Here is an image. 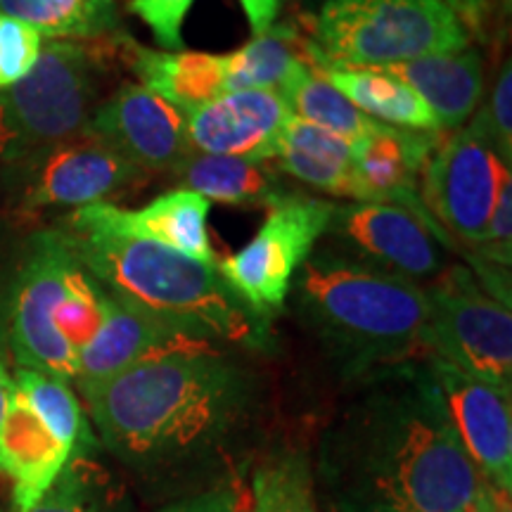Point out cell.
<instances>
[{
  "label": "cell",
  "mask_w": 512,
  "mask_h": 512,
  "mask_svg": "<svg viewBox=\"0 0 512 512\" xmlns=\"http://www.w3.org/2000/svg\"><path fill=\"white\" fill-rule=\"evenodd\" d=\"M105 302V290L76 261L69 271L60 304L55 309V328L64 342L74 349L76 356L98 335L102 318H105Z\"/></svg>",
  "instance_id": "30"
},
{
  "label": "cell",
  "mask_w": 512,
  "mask_h": 512,
  "mask_svg": "<svg viewBox=\"0 0 512 512\" xmlns=\"http://www.w3.org/2000/svg\"><path fill=\"white\" fill-rule=\"evenodd\" d=\"M477 261L491 264L496 271H510L512 264V176L503 178L489 223L475 247Z\"/></svg>",
  "instance_id": "34"
},
{
  "label": "cell",
  "mask_w": 512,
  "mask_h": 512,
  "mask_svg": "<svg viewBox=\"0 0 512 512\" xmlns=\"http://www.w3.org/2000/svg\"><path fill=\"white\" fill-rule=\"evenodd\" d=\"M79 387L105 446L140 470L207 453L249 401L245 375L221 351L166 356Z\"/></svg>",
  "instance_id": "2"
},
{
  "label": "cell",
  "mask_w": 512,
  "mask_h": 512,
  "mask_svg": "<svg viewBox=\"0 0 512 512\" xmlns=\"http://www.w3.org/2000/svg\"><path fill=\"white\" fill-rule=\"evenodd\" d=\"M181 190L202 195L207 202L230 207L268 209L297 195L275 169V164L238 157H216L192 150L169 174Z\"/></svg>",
  "instance_id": "22"
},
{
  "label": "cell",
  "mask_w": 512,
  "mask_h": 512,
  "mask_svg": "<svg viewBox=\"0 0 512 512\" xmlns=\"http://www.w3.org/2000/svg\"><path fill=\"white\" fill-rule=\"evenodd\" d=\"M12 384L27 396V401L46 418L50 425L57 427L64 437L79 448V451H91L95 446V437L88 425L86 415L76 394L69 389L67 382L50 377L38 370L19 368Z\"/></svg>",
  "instance_id": "29"
},
{
  "label": "cell",
  "mask_w": 512,
  "mask_h": 512,
  "mask_svg": "<svg viewBox=\"0 0 512 512\" xmlns=\"http://www.w3.org/2000/svg\"><path fill=\"white\" fill-rule=\"evenodd\" d=\"M320 475L337 512H486L498 494L453 434L422 361L351 403L325 437Z\"/></svg>",
  "instance_id": "1"
},
{
  "label": "cell",
  "mask_w": 512,
  "mask_h": 512,
  "mask_svg": "<svg viewBox=\"0 0 512 512\" xmlns=\"http://www.w3.org/2000/svg\"><path fill=\"white\" fill-rule=\"evenodd\" d=\"M496 5L505 12V15H510V10H512V0H496Z\"/></svg>",
  "instance_id": "41"
},
{
  "label": "cell",
  "mask_w": 512,
  "mask_h": 512,
  "mask_svg": "<svg viewBox=\"0 0 512 512\" xmlns=\"http://www.w3.org/2000/svg\"><path fill=\"white\" fill-rule=\"evenodd\" d=\"M444 131H411L377 124L351 143V197L354 202H392L430 216L420 202V178Z\"/></svg>",
  "instance_id": "18"
},
{
  "label": "cell",
  "mask_w": 512,
  "mask_h": 512,
  "mask_svg": "<svg viewBox=\"0 0 512 512\" xmlns=\"http://www.w3.org/2000/svg\"><path fill=\"white\" fill-rule=\"evenodd\" d=\"M470 38L441 0H325L302 55L309 67H392L458 53Z\"/></svg>",
  "instance_id": "5"
},
{
  "label": "cell",
  "mask_w": 512,
  "mask_h": 512,
  "mask_svg": "<svg viewBox=\"0 0 512 512\" xmlns=\"http://www.w3.org/2000/svg\"><path fill=\"white\" fill-rule=\"evenodd\" d=\"M427 351L510 394L512 313L470 268L451 266L425 287Z\"/></svg>",
  "instance_id": "7"
},
{
  "label": "cell",
  "mask_w": 512,
  "mask_h": 512,
  "mask_svg": "<svg viewBox=\"0 0 512 512\" xmlns=\"http://www.w3.org/2000/svg\"><path fill=\"white\" fill-rule=\"evenodd\" d=\"M290 119L283 95L254 88L228 91L185 114L192 150L252 162H273Z\"/></svg>",
  "instance_id": "16"
},
{
  "label": "cell",
  "mask_w": 512,
  "mask_h": 512,
  "mask_svg": "<svg viewBox=\"0 0 512 512\" xmlns=\"http://www.w3.org/2000/svg\"><path fill=\"white\" fill-rule=\"evenodd\" d=\"M74 453L79 448L12 384L8 413L0 427V472H8L12 479L17 512H27L41 501Z\"/></svg>",
  "instance_id": "19"
},
{
  "label": "cell",
  "mask_w": 512,
  "mask_h": 512,
  "mask_svg": "<svg viewBox=\"0 0 512 512\" xmlns=\"http://www.w3.org/2000/svg\"><path fill=\"white\" fill-rule=\"evenodd\" d=\"M240 5L245 10V17L254 31V36H261L271 27H275V19L280 15L283 0H240Z\"/></svg>",
  "instance_id": "37"
},
{
  "label": "cell",
  "mask_w": 512,
  "mask_h": 512,
  "mask_svg": "<svg viewBox=\"0 0 512 512\" xmlns=\"http://www.w3.org/2000/svg\"><path fill=\"white\" fill-rule=\"evenodd\" d=\"M0 15L53 41H100L121 34L117 0H0Z\"/></svg>",
  "instance_id": "26"
},
{
  "label": "cell",
  "mask_w": 512,
  "mask_h": 512,
  "mask_svg": "<svg viewBox=\"0 0 512 512\" xmlns=\"http://www.w3.org/2000/svg\"><path fill=\"white\" fill-rule=\"evenodd\" d=\"M43 50V36L19 19L0 15V91L22 81Z\"/></svg>",
  "instance_id": "33"
},
{
  "label": "cell",
  "mask_w": 512,
  "mask_h": 512,
  "mask_svg": "<svg viewBox=\"0 0 512 512\" xmlns=\"http://www.w3.org/2000/svg\"><path fill=\"white\" fill-rule=\"evenodd\" d=\"M119 46L126 50L128 67L138 76L140 86L157 93L185 114L228 93L226 55L195 53V50H178V53L152 50L140 46L126 34L119 36Z\"/></svg>",
  "instance_id": "20"
},
{
  "label": "cell",
  "mask_w": 512,
  "mask_h": 512,
  "mask_svg": "<svg viewBox=\"0 0 512 512\" xmlns=\"http://www.w3.org/2000/svg\"><path fill=\"white\" fill-rule=\"evenodd\" d=\"M86 128L150 176L171 174L192 152L185 112L140 83H124Z\"/></svg>",
  "instance_id": "14"
},
{
  "label": "cell",
  "mask_w": 512,
  "mask_h": 512,
  "mask_svg": "<svg viewBox=\"0 0 512 512\" xmlns=\"http://www.w3.org/2000/svg\"><path fill=\"white\" fill-rule=\"evenodd\" d=\"M486 512H512L510 510V494H503V491H498L494 503H491V508Z\"/></svg>",
  "instance_id": "40"
},
{
  "label": "cell",
  "mask_w": 512,
  "mask_h": 512,
  "mask_svg": "<svg viewBox=\"0 0 512 512\" xmlns=\"http://www.w3.org/2000/svg\"><path fill=\"white\" fill-rule=\"evenodd\" d=\"M19 164H24V211L91 207L150 181L147 171L88 128Z\"/></svg>",
  "instance_id": "11"
},
{
  "label": "cell",
  "mask_w": 512,
  "mask_h": 512,
  "mask_svg": "<svg viewBox=\"0 0 512 512\" xmlns=\"http://www.w3.org/2000/svg\"><path fill=\"white\" fill-rule=\"evenodd\" d=\"M283 100L290 107L292 117L309 121V124L325 128L335 136L356 143L358 138L375 131L380 121H373L363 112H358L337 88L311 72V67L287 88Z\"/></svg>",
  "instance_id": "28"
},
{
  "label": "cell",
  "mask_w": 512,
  "mask_h": 512,
  "mask_svg": "<svg viewBox=\"0 0 512 512\" xmlns=\"http://www.w3.org/2000/svg\"><path fill=\"white\" fill-rule=\"evenodd\" d=\"M510 166L470 128L439 140L420 178V202L446 235L477 247Z\"/></svg>",
  "instance_id": "10"
},
{
  "label": "cell",
  "mask_w": 512,
  "mask_h": 512,
  "mask_svg": "<svg viewBox=\"0 0 512 512\" xmlns=\"http://www.w3.org/2000/svg\"><path fill=\"white\" fill-rule=\"evenodd\" d=\"M275 169L325 195L351 197L354 150L349 140L292 117L275 150Z\"/></svg>",
  "instance_id": "24"
},
{
  "label": "cell",
  "mask_w": 512,
  "mask_h": 512,
  "mask_svg": "<svg viewBox=\"0 0 512 512\" xmlns=\"http://www.w3.org/2000/svg\"><path fill=\"white\" fill-rule=\"evenodd\" d=\"M332 209V202L297 192L268 211L249 245L216 264L223 283L254 316L266 318L283 309L299 268L328 233Z\"/></svg>",
  "instance_id": "8"
},
{
  "label": "cell",
  "mask_w": 512,
  "mask_h": 512,
  "mask_svg": "<svg viewBox=\"0 0 512 512\" xmlns=\"http://www.w3.org/2000/svg\"><path fill=\"white\" fill-rule=\"evenodd\" d=\"M27 512H131V498L121 479L91 451H79Z\"/></svg>",
  "instance_id": "27"
},
{
  "label": "cell",
  "mask_w": 512,
  "mask_h": 512,
  "mask_svg": "<svg viewBox=\"0 0 512 512\" xmlns=\"http://www.w3.org/2000/svg\"><path fill=\"white\" fill-rule=\"evenodd\" d=\"M86 273L117 302L209 342L259 344L261 320L230 292L214 264L152 242L62 228Z\"/></svg>",
  "instance_id": "4"
},
{
  "label": "cell",
  "mask_w": 512,
  "mask_h": 512,
  "mask_svg": "<svg viewBox=\"0 0 512 512\" xmlns=\"http://www.w3.org/2000/svg\"><path fill=\"white\" fill-rule=\"evenodd\" d=\"M209 209L211 202L202 195L176 188L140 209H124L112 202L74 209L67 216V228L98 230V233L152 242L216 266V252L207 233Z\"/></svg>",
  "instance_id": "15"
},
{
  "label": "cell",
  "mask_w": 512,
  "mask_h": 512,
  "mask_svg": "<svg viewBox=\"0 0 512 512\" xmlns=\"http://www.w3.org/2000/svg\"><path fill=\"white\" fill-rule=\"evenodd\" d=\"M299 309L356 370L401 368L430 356L425 287L342 249L311 254L294 278Z\"/></svg>",
  "instance_id": "3"
},
{
  "label": "cell",
  "mask_w": 512,
  "mask_h": 512,
  "mask_svg": "<svg viewBox=\"0 0 512 512\" xmlns=\"http://www.w3.org/2000/svg\"><path fill=\"white\" fill-rule=\"evenodd\" d=\"M448 8L456 12L460 22L465 24L467 34L482 36L484 22H486V10H489V0H441Z\"/></svg>",
  "instance_id": "38"
},
{
  "label": "cell",
  "mask_w": 512,
  "mask_h": 512,
  "mask_svg": "<svg viewBox=\"0 0 512 512\" xmlns=\"http://www.w3.org/2000/svg\"><path fill=\"white\" fill-rule=\"evenodd\" d=\"M389 69L420 95L437 117L441 131H458L472 119L484 98V62L479 50L427 55Z\"/></svg>",
  "instance_id": "21"
},
{
  "label": "cell",
  "mask_w": 512,
  "mask_h": 512,
  "mask_svg": "<svg viewBox=\"0 0 512 512\" xmlns=\"http://www.w3.org/2000/svg\"><path fill=\"white\" fill-rule=\"evenodd\" d=\"M313 74L328 81L358 112L380 124L411 128V131H441L437 117L418 93L384 67H311Z\"/></svg>",
  "instance_id": "23"
},
{
  "label": "cell",
  "mask_w": 512,
  "mask_h": 512,
  "mask_svg": "<svg viewBox=\"0 0 512 512\" xmlns=\"http://www.w3.org/2000/svg\"><path fill=\"white\" fill-rule=\"evenodd\" d=\"M195 0H131V10L143 19L157 46L169 53L185 50L183 24Z\"/></svg>",
  "instance_id": "35"
},
{
  "label": "cell",
  "mask_w": 512,
  "mask_h": 512,
  "mask_svg": "<svg viewBox=\"0 0 512 512\" xmlns=\"http://www.w3.org/2000/svg\"><path fill=\"white\" fill-rule=\"evenodd\" d=\"M472 133H477L505 164H512V69L505 62L484 105L470 119Z\"/></svg>",
  "instance_id": "32"
},
{
  "label": "cell",
  "mask_w": 512,
  "mask_h": 512,
  "mask_svg": "<svg viewBox=\"0 0 512 512\" xmlns=\"http://www.w3.org/2000/svg\"><path fill=\"white\" fill-rule=\"evenodd\" d=\"M245 510V494L238 486H216L202 494L181 498L166 505L159 512H242Z\"/></svg>",
  "instance_id": "36"
},
{
  "label": "cell",
  "mask_w": 512,
  "mask_h": 512,
  "mask_svg": "<svg viewBox=\"0 0 512 512\" xmlns=\"http://www.w3.org/2000/svg\"><path fill=\"white\" fill-rule=\"evenodd\" d=\"M74 264L62 230L36 233L12 292L10 339L19 368L38 370L62 382L76 380L79 373V356L55 328V309Z\"/></svg>",
  "instance_id": "9"
},
{
  "label": "cell",
  "mask_w": 512,
  "mask_h": 512,
  "mask_svg": "<svg viewBox=\"0 0 512 512\" xmlns=\"http://www.w3.org/2000/svg\"><path fill=\"white\" fill-rule=\"evenodd\" d=\"M98 60L76 41H50L22 81L0 91V162L19 164L88 126Z\"/></svg>",
  "instance_id": "6"
},
{
  "label": "cell",
  "mask_w": 512,
  "mask_h": 512,
  "mask_svg": "<svg viewBox=\"0 0 512 512\" xmlns=\"http://www.w3.org/2000/svg\"><path fill=\"white\" fill-rule=\"evenodd\" d=\"M207 351H219V344L145 316L107 294L105 318L93 342L79 354L76 380L79 384L100 382L121 370L159 361V358L207 354Z\"/></svg>",
  "instance_id": "17"
},
{
  "label": "cell",
  "mask_w": 512,
  "mask_h": 512,
  "mask_svg": "<svg viewBox=\"0 0 512 512\" xmlns=\"http://www.w3.org/2000/svg\"><path fill=\"white\" fill-rule=\"evenodd\" d=\"M434 394L453 434L494 489L512 486V411L510 394L451 366L444 358H422Z\"/></svg>",
  "instance_id": "13"
},
{
  "label": "cell",
  "mask_w": 512,
  "mask_h": 512,
  "mask_svg": "<svg viewBox=\"0 0 512 512\" xmlns=\"http://www.w3.org/2000/svg\"><path fill=\"white\" fill-rule=\"evenodd\" d=\"M228 57V91H273L285 95L309 64L302 55V36L292 24L271 27Z\"/></svg>",
  "instance_id": "25"
},
{
  "label": "cell",
  "mask_w": 512,
  "mask_h": 512,
  "mask_svg": "<svg viewBox=\"0 0 512 512\" xmlns=\"http://www.w3.org/2000/svg\"><path fill=\"white\" fill-rule=\"evenodd\" d=\"M249 512H318L306 460L290 456L264 467L254 479V505Z\"/></svg>",
  "instance_id": "31"
},
{
  "label": "cell",
  "mask_w": 512,
  "mask_h": 512,
  "mask_svg": "<svg viewBox=\"0 0 512 512\" xmlns=\"http://www.w3.org/2000/svg\"><path fill=\"white\" fill-rule=\"evenodd\" d=\"M290 3H311V0H290Z\"/></svg>",
  "instance_id": "42"
},
{
  "label": "cell",
  "mask_w": 512,
  "mask_h": 512,
  "mask_svg": "<svg viewBox=\"0 0 512 512\" xmlns=\"http://www.w3.org/2000/svg\"><path fill=\"white\" fill-rule=\"evenodd\" d=\"M328 233L337 247L356 259L392 271L401 278L432 283L444 273L446 254L441 242L448 235L430 216L392 202L335 204Z\"/></svg>",
  "instance_id": "12"
},
{
  "label": "cell",
  "mask_w": 512,
  "mask_h": 512,
  "mask_svg": "<svg viewBox=\"0 0 512 512\" xmlns=\"http://www.w3.org/2000/svg\"><path fill=\"white\" fill-rule=\"evenodd\" d=\"M10 394H12V380H10V375L5 373L3 361H0V427H3L5 413H8Z\"/></svg>",
  "instance_id": "39"
}]
</instances>
